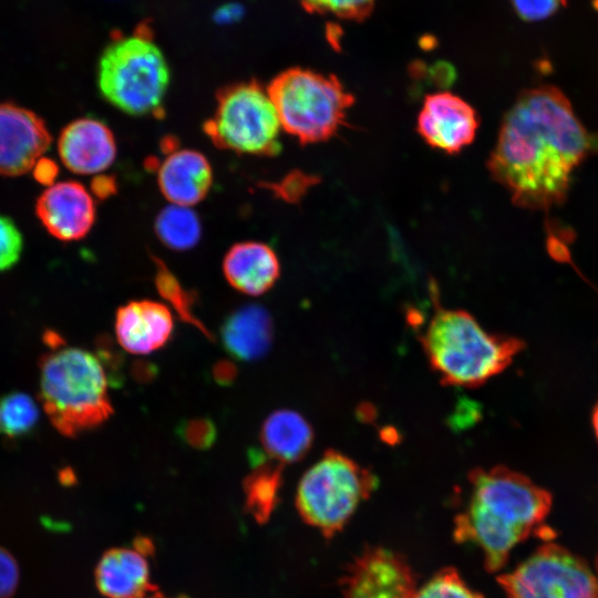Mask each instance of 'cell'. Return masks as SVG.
Segmentation results:
<instances>
[{
  "instance_id": "cell-4",
  "label": "cell",
  "mask_w": 598,
  "mask_h": 598,
  "mask_svg": "<svg viewBox=\"0 0 598 598\" xmlns=\"http://www.w3.org/2000/svg\"><path fill=\"white\" fill-rule=\"evenodd\" d=\"M109 373L100 357L72 347L58 348L40 362V401L50 422L75 437L110 419Z\"/></svg>"
},
{
  "instance_id": "cell-22",
  "label": "cell",
  "mask_w": 598,
  "mask_h": 598,
  "mask_svg": "<svg viewBox=\"0 0 598 598\" xmlns=\"http://www.w3.org/2000/svg\"><path fill=\"white\" fill-rule=\"evenodd\" d=\"M155 233L168 248L188 250L199 241L202 225L190 206L169 204L155 219Z\"/></svg>"
},
{
  "instance_id": "cell-32",
  "label": "cell",
  "mask_w": 598,
  "mask_h": 598,
  "mask_svg": "<svg viewBox=\"0 0 598 598\" xmlns=\"http://www.w3.org/2000/svg\"><path fill=\"white\" fill-rule=\"evenodd\" d=\"M213 377L218 384L229 385L237 377V369L231 361L220 360L213 368Z\"/></svg>"
},
{
  "instance_id": "cell-30",
  "label": "cell",
  "mask_w": 598,
  "mask_h": 598,
  "mask_svg": "<svg viewBox=\"0 0 598 598\" xmlns=\"http://www.w3.org/2000/svg\"><path fill=\"white\" fill-rule=\"evenodd\" d=\"M19 584V567L13 556L0 547V598H11Z\"/></svg>"
},
{
  "instance_id": "cell-28",
  "label": "cell",
  "mask_w": 598,
  "mask_h": 598,
  "mask_svg": "<svg viewBox=\"0 0 598 598\" xmlns=\"http://www.w3.org/2000/svg\"><path fill=\"white\" fill-rule=\"evenodd\" d=\"M23 239L13 220L0 214V271L10 269L19 259Z\"/></svg>"
},
{
  "instance_id": "cell-24",
  "label": "cell",
  "mask_w": 598,
  "mask_h": 598,
  "mask_svg": "<svg viewBox=\"0 0 598 598\" xmlns=\"http://www.w3.org/2000/svg\"><path fill=\"white\" fill-rule=\"evenodd\" d=\"M39 409L24 393H11L0 399V432L19 436L30 431L37 423Z\"/></svg>"
},
{
  "instance_id": "cell-25",
  "label": "cell",
  "mask_w": 598,
  "mask_h": 598,
  "mask_svg": "<svg viewBox=\"0 0 598 598\" xmlns=\"http://www.w3.org/2000/svg\"><path fill=\"white\" fill-rule=\"evenodd\" d=\"M412 598H484L471 589L453 568L440 570Z\"/></svg>"
},
{
  "instance_id": "cell-1",
  "label": "cell",
  "mask_w": 598,
  "mask_h": 598,
  "mask_svg": "<svg viewBox=\"0 0 598 598\" xmlns=\"http://www.w3.org/2000/svg\"><path fill=\"white\" fill-rule=\"evenodd\" d=\"M591 147L566 95L543 85L522 92L505 114L487 167L515 205L547 209L566 198L571 173Z\"/></svg>"
},
{
  "instance_id": "cell-21",
  "label": "cell",
  "mask_w": 598,
  "mask_h": 598,
  "mask_svg": "<svg viewBox=\"0 0 598 598\" xmlns=\"http://www.w3.org/2000/svg\"><path fill=\"white\" fill-rule=\"evenodd\" d=\"M251 472L245 478L247 505L259 519H266L279 501L281 463L252 451L249 455Z\"/></svg>"
},
{
  "instance_id": "cell-33",
  "label": "cell",
  "mask_w": 598,
  "mask_h": 598,
  "mask_svg": "<svg viewBox=\"0 0 598 598\" xmlns=\"http://www.w3.org/2000/svg\"><path fill=\"white\" fill-rule=\"evenodd\" d=\"M592 427H594L595 435L598 440V402L592 411Z\"/></svg>"
},
{
  "instance_id": "cell-11",
  "label": "cell",
  "mask_w": 598,
  "mask_h": 598,
  "mask_svg": "<svg viewBox=\"0 0 598 598\" xmlns=\"http://www.w3.org/2000/svg\"><path fill=\"white\" fill-rule=\"evenodd\" d=\"M50 145L51 134L38 114L13 103H0V176L28 173Z\"/></svg>"
},
{
  "instance_id": "cell-34",
  "label": "cell",
  "mask_w": 598,
  "mask_h": 598,
  "mask_svg": "<svg viewBox=\"0 0 598 598\" xmlns=\"http://www.w3.org/2000/svg\"><path fill=\"white\" fill-rule=\"evenodd\" d=\"M144 598H167L161 594L154 592L152 595H146Z\"/></svg>"
},
{
  "instance_id": "cell-5",
  "label": "cell",
  "mask_w": 598,
  "mask_h": 598,
  "mask_svg": "<svg viewBox=\"0 0 598 598\" xmlns=\"http://www.w3.org/2000/svg\"><path fill=\"white\" fill-rule=\"evenodd\" d=\"M169 68L157 44L144 33L122 35L103 51L97 65L102 96L134 116L156 113L169 85Z\"/></svg>"
},
{
  "instance_id": "cell-2",
  "label": "cell",
  "mask_w": 598,
  "mask_h": 598,
  "mask_svg": "<svg viewBox=\"0 0 598 598\" xmlns=\"http://www.w3.org/2000/svg\"><path fill=\"white\" fill-rule=\"evenodd\" d=\"M465 509L455 518L454 537L484 554L488 571L506 564L512 549L548 515L551 495L527 476L505 466L474 468Z\"/></svg>"
},
{
  "instance_id": "cell-9",
  "label": "cell",
  "mask_w": 598,
  "mask_h": 598,
  "mask_svg": "<svg viewBox=\"0 0 598 598\" xmlns=\"http://www.w3.org/2000/svg\"><path fill=\"white\" fill-rule=\"evenodd\" d=\"M507 598H598V578L577 555L545 544L498 577Z\"/></svg>"
},
{
  "instance_id": "cell-3",
  "label": "cell",
  "mask_w": 598,
  "mask_h": 598,
  "mask_svg": "<svg viewBox=\"0 0 598 598\" xmlns=\"http://www.w3.org/2000/svg\"><path fill=\"white\" fill-rule=\"evenodd\" d=\"M419 340L440 381L463 388L499 374L525 347L518 338L486 331L467 311L437 302Z\"/></svg>"
},
{
  "instance_id": "cell-20",
  "label": "cell",
  "mask_w": 598,
  "mask_h": 598,
  "mask_svg": "<svg viewBox=\"0 0 598 598\" xmlns=\"http://www.w3.org/2000/svg\"><path fill=\"white\" fill-rule=\"evenodd\" d=\"M313 437L309 422L300 413L288 409L269 414L260 431L265 452L281 464L302 460L310 451Z\"/></svg>"
},
{
  "instance_id": "cell-16",
  "label": "cell",
  "mask_w": 598,
  "mask_h": 598,
  "mask_svg": "<svg viewBox=\"0 0 598 598\" xmlns=\"http://www.w3.org/2000/svg\"><path fill=\"white\" fill-rule=\"evenodd\" d=\"M157 183L171 204L192 207L208 194L213 169L204 154L189 148L175 150L161 163Z\"/></svg>"
},
{
  "instance_id": "cell-10",
  "label": "cell",
  "mask_w": 598,
  "mask_h": 598,
  "mask_svg": "<svg viewBox=\"0 0 598 598\" xmlns=\"http://www.w3.org/2000/svg\"><path fill=\"white\" fill-rule=\"evenodd\" d=\"M343 598H412L415 579L404 558L384 548H370L349 567Z\"/></svg>"
},
{
  "instance_id": "cell-29",
  "label": "cell",
  "mask_w": 598,
  "mask_h": 598,
  "mask_svg": "<svg viewBox=\"0 0 598 598\" xmlns=\"http://www.w3.org/2000/svg\"><path fill=\"white\" fill-rule=\"evenodd\" d=\"M517 16L533 22L547 19L563 4V0H509Z\"/></svg>"
},
{
  "instance_id": "cell-26",
  "label": "cell",
  "mask_w": 598,
  "mask_h": 598,
  "mask_svg": "<svg viewBox=\"0 0 598 598\" xmlns=\"http://www.w3.org/2000/svg\"><path fill=\"white\" fill-rule=\"evenodd\" d=\"M306 10L347 20L364 19L375 0H299Z\"/></svg>"
},
{
  "instance_id": "cell-7",
  "label": "cell",
  "mask_w": 598,
  "mask_h": 598,
  "mask_svg": "<svg viewBox=\"0 0 598 598\" xmlns=\"http://www.w3.org/2000/svg\"><path fill=\"white\" fill-rule=\"evenodd\" d=\"M377 485V476L368 468L341 452L328 450L301 477L296 505L307 524L331 537Z\"/></svg>"
},
{
  "instance_id": "cell-13",
  "label": "cell",
  "mask_w": 598,
  "mask_h": 598,
  "mask_svg": "<svg viewBox=\"0 0 598 598\" xmlns=\"http://www.w3.org/2000/svg\"><path fill=\"white\" fill-rule=\"evenodd\" d=\"M35 213L50 235L62 241L85 237L95 221L92 194L80 183H54L39 196Z\"/></svg>"
},
{
  "instance_id": "cell-31",
  "label": "cell",
  "mask_w": 598,
  "mask_h": 598,
  "mask_svg": "<svg viewBox=\"0 0 598 598\" xmlns=\"http://www.w3.org/2000/svg\"><path fill=\"white\" fill-rule=\"evenodd\" d=\"M32 172L37 182L51 186L55 182L58 166L52 159L41 157L33 166Z\"/></svg>"
},
{
  "instance_id": "cell-15",
  "label": "cell",
  "mask_w": 598,
  "mask_h": 598,
  "mask_svg": "<svg viewBox=\"0 0 598 598\" xmlns=\"http://www.w3.org/2000/svg\"><path fill=\"white\" fill-rule=\"evenodd\" d=\"M114 328L124 350L133 354H148L168 342L174 321L164 303L133 300L116 310Z\"/></svg>"
},
{
  "instance_id": "cell-12",
  "label": "cell",
  "mask_w": 598,
  "mask_h": 598,
  "mask_svg": "<svg viewBox=\"0 0 598 598\" xmlns=\"http://www.w3.org/2000/svg\"><path fill=\"white\" fill-rule=\"evenodd\" d=\"M478 125L475 109L450 92L426 95L416 120V130L426 144L448 154L468 146Z\"/></svg>"
},
{
  "instance_id": "cell-23",
  "label": "cell",
  "mask_w": 598,
  "mask_h": 598,
  "mask_svg": "<svg viewBox=\"0 0 598 598\" xmlns=\"http://www.w3.org/2000/svg\"><path fill=\"white\" fill-rule=\"evenodd\" d=\"M155 283L159 295L171 303L184 322L197 328L208 339H214L213 334L194 312L195 297L181 286L178 280L162 262H157Z\"/></svg>"
},
{
  "instance_id": "cell-14",
  "label": "cell",
  "mask_w": 598,
  "mask_h": 598,
  "mask_svg": "<svg viewBox=\"0 0 598 598\" xmlns=\"http://www.w3.org/2000/svg\"><path fill=\"white\" fill-rule=\"evenodd\" d=\"M58 151L62 163L71 172L99 175L114 163L116 142L105 123L93 117H82L62 130Z\"/></svg>"
},
{
  "instance_id": "cell-6",
  "label": "cell",
  "mask_w": 598,
  "mask_h": 598,
  "mask_svg": "<svg viewBox=\"0 0 598 598\" xmlns=\"http://www.w3.org/2000/svg\"><path fill=\"white\" fill-rule=\"evenodd\" d=\"M281 128L301 144L326 142L344 125L354 103L334 75L291 68L267 87Z\"/></svg>"
},
{
  "instance_id": "cell-18",
  "label": "cell",
  "mask_w": 598,
  "mask_h": 598,
  "mask_svg": "<svg viewBox=\"0 0 598 598\" xmlns=\"http://www.w3.org/2000/svg\"><path fill=\"white\" fill-rule=\"evenodd\" d=\"M95 580L109 598H144L151 587L146 551L137 546L111 549L101 558Z\"/></svg>"
},
{
  "instance_id": "cell-35",
  "label": "cell",
  "mask_w": 598,
  "mask_h": 598,
  "mask_svg": "<svg viewBox=\"0 0 598 598\" xmlns=\"http://www.w3.org/2000/svg\"><path fill=\"white\" fill-rule=\"evenodd\" d=\"M1 433V432H0Z\"/></svg>"
},
{
  "instance_id": "cell-17",
  "label": "cell",
  "mask_w": 598,
  "mask_h": 598,
  "mask_svg": "<svg viewBox=\"0 0 598 598\" xmlns=\"http://www.w3.org/2000/svg\"><path fill=\"white\" fill-rule=\"evenodd\" d=\"M223 272L234 289L248 296H260L278 280L280 264L268 245L243 241L235 244L226 252Z\"/></svg>"
},
{
  "instance_id": "cell-19",
  "label": "cell",
  "mask_w": 598,
  "mask_h": 598,
  "mask_svg": "<svg viewBox=\"0 0 598 598\" xmlns=\"http://www.w3.org/2000/svg\"><path fill=\"white\" fill-rule=\"evenodd\" d=\"M220 337L224 348L235 359L258 360L268 352L272 342L271 316L258 305L240 307L225 319Z\"/></svg>"
},
{
  "instance_id": "cell-27",
  "label": "cell",
  "mask_w": 598,
  "mask_h": 598,
  "mask_svg": "<svg viewBox=\"0 0 598 598\" xmlns=\"http://www.w3.org/2000/svg\"><path fill=\"white\" fill-rule=\"evenodd\" d=\"M177 434L184 443L196 450H208L217 439V427L208 417L182 421Z\"/></svg>"
},
{
  "instance_id": "cell-8",
  "label": "cell",
  "mask_w": 598,
  "mask_h": 598,
  "mask_svg": "<svg viewBox=\"0 0 598 598\" xmlns=\"http://www.w3.org/2000/svg\"><path fill=\"white\" fill-rule=\"evenodd\" d=\"M280 121L267 89L256 82L226 87L205 131L218 146L246 155H276Z\"/></svg>"
}]
</instances>
